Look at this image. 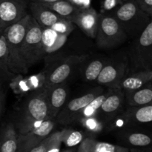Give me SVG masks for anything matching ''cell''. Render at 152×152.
<instances>
[{"instance_id":"e0dca14e","label":"cell","mask_w":152,"mask_h":152,"mask_svg":"<svg viewBox=\"0 0 152 152\" xmlns=\"http://www.w3.org/2000/svg\"><path fill=\"white\" fill-rule=\"evenodd\" d=\"M122 114L126 121L128 127L137 125L151 123L152 121V103L142 106H127Z\"/></svg>"},{"instance_id":"7a4b0ae2","label":"cell","mask_w":152,"mask_h":152,"mask_svg":"<svg viewBox=\"0 0 152 152\" xmlns=\"http://www.w3.org/2000/svg\"><path fill=\"white\" fill-rule=\"evenodd\" d=\"M30 19L31 14L28 13L19 22L3 30L2 35L7 47L9 69L16 75H25L29 71L22 59V45Z\"/></svg>"},{"instance_id":"ba28073f","label":"cell","mask_w":152,"mask_h":152,"mask_svg":"<svg viewBox=\"0 0 152 152\" xmlns=\"http://www.w3.org/2000/svg\"><path fill=\"white\" fill-rule=\"evenodd\" d=\"M128 71L126 53L107 60L96 82L108 88H116Z\"/></svg>"},{"instance_id":"6da1fadb","label":"cell","mask_w":152,"mask_h":152,"mask_svg":"<svg viewBox=\"0 0 152 152\" xmlns=\"http://www.w3.org/2000/svg\"><path fill=\"white\" fill-rule=\"evenodd\" d=\"M48 119L46 88L28 94L16 111L13 123L18 134L28 133Z\"/></svg>"},{"instance_id":"4fadbf2b","label":"cell","mask_w":152,"mask_h":152,"mask_svg":"<svg viewBox=\"0 0 152 152\" xmlns=\"http://www.w3.org/2000/svg\"><path fill=\"white\" fill-rule=\"evenodd\" d=\"M9 87L15 95L23 97L45 87V72L42 71L28 77L18 74L9 82Z\"/></svg>"},{"instance_id":"484cf974","label":"cell","mask_w":152,"mask_h":152,"mask_svg":"<svg viewBox=\"0 0 152 152\" xmlns=\"http://www.w3.org/2000/svg\"><path fill=\"white\" fill-rule=\"evenodd\" d=\"M124 142L134 147H147L151 145V139L148 134L141 132H126L122 134Z\"/></svg>"},{"instance_id":"cb8c5ba5","label":"cell","mask_w":152,"mask_h":152,"mask_svg":"<svg viewBox=\"0 0 152 152\" xmlns=\"http://www.w3.org/2000/svg\"><path fill=\"white\" fill-rule=\"evenodd\" d=\"M16 74L10 71L7 62V50L4 37H0V81L10 82Z\"/></svg>"},{"instance_id":"3957f363","label":"cell","mask_w":152,"mask_h":152,"mask_svg":"<svg viewBox=\"0 0 152 152\" xmlns=\"http://www.w3.org/2000/svg\"><path fill=\"white\" fill-rule=\"evenodd\" d=\"M110 13L117 20L128 38H137L151 21V16L144 12L134 0H126Z\"/></svg>"},{"instance_id":"836d02e7","label":"cell","mask_w":152,"mask_h":152,"mask_svg":"<svg viewBox=\"0 0 152 152\" xmlns=\"http://www.w3.org/2000/svg\"><path fill=\"white\" fill-rule=\"evenodd\" d=\"M138 6L148 13L150 16H152V0H134Z\"/></svg>"},{"instance_id":"e575fe53","label":"cell","mask_w":152,"mask_h":152,"mask_svg":"<svg viewBox=\"0 0 152 152\" xmlns=\"http://www.w3.org/2000/svg\"><path fill=\"white\" fill-rule=\"evenodd\" d=\"M6 100V91L3 86L2 82H0V120L4 113V107H5Z\"/></svg>"},{"instance_id":"277c9868","label":"cell","mask_w":152,"mask_h":152,"mask_svg":"<svg viewBox=\"0 0 152 152\" xmlns=\"http://www.w3.org/2000/svg\"><path fill=\"white\" fill-rule=\"evenodd\" d=\"M126 56L127 72L152 71V21L137 38L134 39Z\"/></svg>"},{"instance_id":"30bf717a","label":"cell","mask_w":152,"mask_h":152,"mask_svg":"<svg viewBox=\"0 0 152 152\" xmlns=\"http://www.w3.org/2000/svg\"><path fill=\"white\" fill-rule=\"evenodd\" d=\"M54 126V120L47 119L28 133L24 134H17V152L31 151L51 133Z\"/></svg>"},{"instance_id":"8992f818","label":"cell","mask_w":152,"mask_h":152,"mask_svg":"<svg viewBox=\"0 0 152 152\" xmlns=\"http://www.w3.org/2000/svg\"><path fill=\"white\" fill-rule=\"evenodd\" d=\"M46 53L42 42L41 27L31 16L22 45V56L26 68L31 67L41 60Z\"/></svg>"},{"instance_id":"83f0119b","label":"cell","mask_w":152,"mask_h":152,"mask_svg":"<svg viewBox=\"0 0 152 152\" xmlns=\"http://www.w3.org/2000/svg\"><path fill=\"white\" fill-rule=\"evenodd\" d=\"M108 93H109V88L108 91L102 92L101 94H99V95L96 96L94 99H92L84 108L82 111L81 114H80V117H79V120L81 118H84V117H92V116L96 115V112L99 110V108H100L101 105L103 102V101L105 100V99L106 98V96H108Z\"/></svg>"},{"instance_id":"9c48e42d","label":"cell","mask_w":152,"mask_h":152,"mask_svg":"<svg viewBox=\"0 0 152 152\" xmlns=\"http://www.w3.org/2000/svg\"><path fill=\"white\" fill-rule=\"evenodd\" d=\"M103 91V89L100 88H95L86 94L66 102L55 120L58 123L63 126H68L78 121L83 108Z\"/></svg>"},{"instance_id":"8d00e7d4","label":"cell","mask_w":152,"mask_h":152,"mask_svg":"<svg viewBox=\"0 0 152 152\" xmlns=\"http://www.w3.org/2000/svg\"><path fill=\"white\" fill-rule=\"evenodd\" d=\"M28 2L39 3V4H45V3H50L53 1H57V0H27Z\"/></svg>"},{"instance_id":"4dcf8cb0","label":"cell","mask_w":152,"mask_h":152,"mask_svg":"<svg viewBox=\"0 0 152 152\" xmlns=\"http://www.w3.org/2000/svg\"><path fill=\"white\" fill-rule=\"evenodd\" d=\"M53 137H54V133H50L39 144H38L37 146L33 148L31 151L28 152H47Z\"/></svg>"},{"instance_id":"f1b7e54d","label":"cell","mask_w":152,"mask_h":152,"mask_svg":"<svg viewBox=\"0 0 152 152\" xmlns=\"http://www.w3.org/2000/svg\"><path fill=\"white\" fill-rule=\"evenodd\" d=\"M88 132L91 134H99L105 129V126L96 116L84 117L78 120Z\"/></svg>"},{"instance_id":"d6a6232c","label":"cell","mask_w":152,"mask_h":152,"mask_svg":"<svg viewBox=\"0 0 152 152\" xmlns=\"http://www.w3.org/2000/svg\"><path fill=\"white\" fill-rule=\"evenodd\" d=\"M62 145V141L60 138V132H54V137L49 146L47 152H59Z\"/></svg>"},{"instance_id":"7c38bea8","label":"cell","mask_w":152,"mask_h":152,"mask_svg":"<svg viewBox=\"0 0 152 152\" xmlns=\"http://www.w3.org/2000/svg\"><path fill=\"white\" fill-rule=\"evenodd\" d=\"M125 103V94L120 88H109V93L96 115L107 126L122 111Z\"/></svg>"},{"instance_id":"ac0fdd59","label":"cell","mask_w":152,"mask_h":152,"mask_svg":"<svg viewBox=\"0 0 152 152\" xmlns=\"http://www.w3.org/2000/svg\"><path fill=\"white\" fill-rule=\"evenodd\" d=\"M28 9L31 12L30 14L42 28H50L61 18L51 10L39 3L28 2Z\"/></svg>"},{"instance_id":"ffe728a7","label":"cell","mask_w":152,"mask_h":152,"mask_svg":"<svg viewBox=\"0 0 152 152\" xmlns=\"http://www.w3.org/2000/svg\"><path fill=\"white\" fill-rule=\"evenodd\" d=\"M42 42L46 53H54L62 47L68 36L61 34L50 28H42Z\"/></svg>"},{"instance_id":"74e56055","label":"cell","mask_w":152,"mask_h":152,"mask_svg":"<svg viewBox=\"0 0 152 152\" xmlns=\"http://www.w3.org/2000/svg\"><path fill=\"white\" fill-rule=\"evenodd\" d=\"M76 151H77V149H75V148H70V149H65L59 152H76Z\"/></svg>"},{"instance_id":"2e32d148","label":"cell","mask_w":152,"mask_h":152,"mask_svg":"<svg viewBox=\"0 0 152 152\" xmlns=\"http://www.w3.org/2000/svg\"><path fill=\"white\" fill-rule=\"evenodd\" d=\"M152 71H138L127 72L122 78L116 88L124 92L132 91L141 88L151 83Z\"/></svg>"},{"instance_id":"d4e9b609","label":"cell","mask_w":152,"mask_h":152,"mask_svg":"<svg viewBox=\"0 0 152 152\" xmlns=\"http://www.w3.org/2000/svg\"><path fill=\"white\" fill-rule=\"evenodd\" d=\"M106 60V57H101V56L91 60L85 67L84 71H83L84 80L88 83L96 81Z\"/></svg>"},{"instance_id":"1f68e13d","label":"cell","mask_w":152,"mask_h":152,"mask_svg":"<svg viewBox=\"0 0 152 152\" xmlns=\"http://www.w3.org/2000/svg\"><path fill=\"white\" fill-rule=\"evenodd\" d=\"M126 1V0H103L101 5V13L111 12Z\"/></svg>"},{"instance_id":"f35d334b","label":"cell","mask_w":152,"mask_h":152,"mask_svg":"<svg viewBox=\"0 0 152 152\" xmlns=\"http://www.w3.org/2000/svg\"><path fill=\"white\" fill-rule=\"evenodd\" d=\"M0 82H1V81H0Z\"/></svg>"},{"instance_id":"f546056e","label":"cell","mask_w":152,"mask_h":152,"mask_svg":"<svg viewBox=\"0 0 152 152\" xmlns=\"http://www.w3.org/2000/svg\"><path fill=\"white\" fill-rule=\"evenodd\" d=\"M50 28L57 33L64 35L69 36L74 30V23L71 20L61 17L56 22L51 25Z\"/></svg>"},{"instance_id":"7402d4cb","label":"cell","mask_w":152,"mask_h":152,"mask_svg":"<svg viewBox=\"0 0 152 152\" xmlns=\"http://www.w3.org/2000/svg\"><path fill=\"white\" fill-rule=\"evenodd\" d=\"M0 152H17V132L13 123L0 129Z\"/></svg>"},{"instance_id":"52a82bcc","label":"cell","mask_w":152,"mask_h":152,"mask_svg":"<svg viewBox=\"0 0 152 152\" xmlns=\"http://www.w3.org/2000/svg\"><path fill=\"white\" fill-rule=\"evenodd\" d=\"M87 55H72L56 62L45 72V88L65 83L71 74L88 59Z\"/></svg>"},{"instance_id":"d590c367","label":"cell","mask_w":152,"mask_h":152,"mask_svg":"<svg viewBox=\"0 0 152 152\" xmlns=\"http://www.w3.org/2000/svg\"><path fill=\"white\" fill-rule=\"evenodd\" d=\"M80 9H86L91 7V0H67Z\"/></svg>"},{"instance_id":"8fae6325","label":"cell","mask_w":152,"mask_h":152,"mask_svg":"<svg viewBox=\"0 0 152 152\" xmlns=\"http://www.w3.org/2000/svg\"><path fill=\"white\" fill-rule=\"evenodd\" d=\"M27 0H0V30L16 23L28 13Z\"/></svg>"},{"instance_id":"5bb4252c","label":"cell","mask_w":152,"mask_h":152,"mask_svg":"<svg viewBox=\"0 0 152 152\" xmlns=\"http://www.w3.org/2000/svg\"><path fill=\"white\" fill-rule=\"evenodd\" d=\"M46 88L48 119L54 120L61 109L66 103L68 89L65 83L50 86Z\"/></svg>"},{"instance_id":"5b68a950","label":"cell","mask_w":152,"mask_h":152,"mask_svg":"<svg viewBox=\"0 0 152 152\" xmlns=\"http://www.w3.org/2000/svg\"><path fill=\"white\" fill-rule=\"evenodd\" d=\"M128 37L110 13H99L96 42L103 49L115 48L123 44Z\"/></svg>"},{"instance_id":"d6986e66","label":"cell","mask_w":152,"mask_h":152,"mask_svg":"<svg viewBox=\"0 0 152 152\" xmlns=\"http://www.w3.org/2000/svg\"><path fill=\"white\" fill-rule=\"evenodd\" d=\"M76 152H129V148L106 142H101L92 137H86L79 144Z\"/></svg>"},{"instance_id":"4316f807","label":"cell","mask_w":152,"mask_h":152,"mask_svg":"<svg viewBox=\"0 0 152 152\" xmlns=\"http://www.w3.org/2000/svg\"><path fill=\"white\" fill-rule=\"evenodd\" d=\"M60 138L62 143L68 148L77 146L84 139V134L80 131L72 129H64L60 131Z\"/></svg>"},{"instance_id":"44dd1931","label":"cell","mask_w":152,"mask_h":152,"mask_svg":"<svg viewBox=\"0 0 152 152\" xmlns=\"http://www.w3.org/2000/svg\"><path fill=\"white\" fill-rule=\"evenodd\" d=\"M125 102L127 106H142L152 102L151 83L147 86L132 91L124 92Z\"/></svg>"},{"instance_id":"9a60e30c","label":"cell","mask_w":152,"mask_h":152,"mask_svg":"<svg viewBox=\"0 0 152 152\" xmlns=\"http://www.w3.org/2000/svg\"><path fill=\"white\" fill-rule=\"evenodd\" d=\"M99 13L93 7L81 9L74 16L72 22L77 25L86 35L95 39L98 26Z\"/></svg>"},{"instance_id":"603a6c76","label":"cell","mask_w":152,"mask_h":152,"mask_svg":"<svg viewBox=\"0 0 152 152\" xmlns=\"http://www.w3.org/2000/svg\"><path fill=\"white\" fill-rule=\"evenodd\" d=\"M42 4L60 17L71 20V22L74 16L81 10L67 0H57L53 2L45 3Z\"/></svg>"}]
</instances>
